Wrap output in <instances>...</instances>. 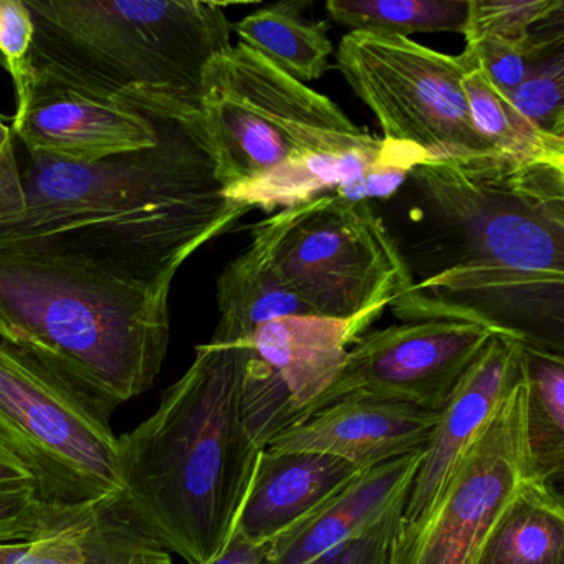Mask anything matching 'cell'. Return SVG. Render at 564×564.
<instances>
[{
	"label": "cell",
	"instance_id": "9",
	"mask_svg": "<svg viewBox=\"0 0 564 564\" xmlns=\"http://www.w3.org/2000/svg\"><path fill=\"white\" fill-rule=\"evenodd\" d=\"M346 84L381 124L384 140L421 148L429 163L498 156L468 111V58L441 54L404 37L349 32L336 54Z\"/></svg>",
	"mask_w": 564,
	"mask_h": 564
},
{
	"label": "cell",
	"instance_id": "12",
	"mask_svg": "<svg viewBox=\"0 0 564 564\" xmlns=\"http://www.w3.org/2000/svg\"><path fill=\"white\" fill-rule=\"evenodd\" d=\"M167 101L148 94L107 100L32 74L28 105L11 131L32 156L95 163L154 147Z\"/></svg>",
	"mask_w": 564,
	"mask_h": 564
},
{
	"label": "cell",
	"instance_id": "17",
	"mask_svg": "<svg viewBox=\"0 0 564 564\" xmlns=\"http://www.w3.org/2000/svg\"><path fill=\"white\" fill-rule=\"evenodd\" d=\"M356 341L349 323L305 315L263 323L247 345L282 382L292 408V425L332 388Z\"/></svg>",
	"mask_w": 564,
	"mask_h": 564
},
{
	"label": "cell",
	"instance_id": "13",
	"mask_svg": "<svg viewBox=\"0 0 564 564\" xmlns=\"http://www.w3.org/2000/svg\"><path fill=\"white\" fill-rule=\"evenodd\" d=\"M437 417L438 412L411 402L345 395L276 434L265 452H318L335 455L365 471L424 451Z\"/></svg>",
	"mask_w": 564,
	"mask_h": 564
},
{
	"label": "cell",
	"instance_id": "27",
	"mask_svg": "<svg viewBox=\"0 0 564 564\" xmlns=\"http://www.w3.org/2000/svg\"><path fill=\"white\" fill-rule=\"evenodd\" d=\"M564 44L563 18L544 25L531 41L524 44H508L497 39L484 37L465 44L488 80L510 95L533 70L534 65L546 57L556 45Z\"/></svg>",
	"mask_w": 564,
	"mask_h": 564
},
{
	"label": "cell",
	"instance_id": "37",
	"mask_svg": "<svg viewBox=\"0 0 564 564\" xmlns=\"http://www.w3.org/2000/svg\"><path fill=\"white\" fill-rule=\"evenodd\" d=\"M29 541L24 543L0 544V564H12L28 547Z\"/></svg>",
	"mask_w": 564,
	"mask_h": 564
},
{
	"label": "cell",
	"instance_id": "34",
	"mask_svg": "<svg viewBox=\"0 0 564 564\" xmlns=\"http://www.w3.org/2000/svg\"><path fill=\"white\" fill-rule=\"evenodd\" d=\"M270 544L259 546L234 533L229 543L206 564H260L269 553Z\"/></svg>",
	"mask_w": 564,
	"mask_h": 564
},
{
	"label": "cell",
	"instance_id": "10",
	"mask_svg": "<svg viewBox=\"0 0 564 564\" xmlns=\"http://www.w3.org/2000/svg\"><path fill=\"white\" fill-rule=\"evenodd\" d=\"M531 478L521 376L434 505L411 527L401 524L391 564H474L495 521Z\"/></svg>",
	"mask_w": 564,
	"mask_h": 564
},
{
	"label": "cell",
	"instance_id": "23",
	"mask_svg": "<svg viewBox=\"0 0 564 564\" xmlns=\"http://www.w3.org/2000/svg\"><path fill=\"white\" fill-rule=\"evenodd\" d=\"M524 438L531 477L553 485L564 474V358L523 346Z\"/></svg>",
	"mask_w": 564,
	"mask_h": 564
},
{
	"label": "cell",
	"instance_id": "18",
	"mask_svg": "<svg viewBox=\"0 0 564 564\" xmlns=\"http://www.w3.org/2000/svg\"><path fill=\"white\" fill-rule=\"evenodd\" d=\"M388 147L389 140L368 134L348 147L308 151L262 176L230 187L226 196L232 203L246 204L250 209L260 207L265 213L300 206L371 170Z\"/></svg>",
	"mask_w": 564,
	"mask_h": 564
},
{
	"label": "cell",
	"instance_id": "31",
	"mask_svg": "<svg viewBox=\"0 0 564 564\" xmlns=\"http://www.w3.org/2000/svg\"><path fill=\"white\" fill-rule=\"evenodd\" d=\"M65 510L44 500L35 484L0 485V544L34 540Z\"/></svg>",
	"mask_w": 564,
	"mask_h": 564
},
{
	"label": "cell",
	"instance_id": "15",
	"mask_svg": "<svg viewBox=\"0 0 564 564\" xmlns=\"http://www.w3.org/2000/svg\"><path fill=\"white\" fill-rule=\"evenodd\" d=\"M361 471L335 455L262 451L234 533L259 546L272 544Z\"/></svg>",
	"mask_w": 564,
	"mask_h": 564
},
{
	"label": "cell",
	"instance_id": "19",
	"mask_svg": "<svg viewBox=\"0 0 564 564\" xmlns=\"http://www.w3.org/2000/svg\"><path fill=\"white\" fill-rule=\"evenodd\" d=\"M217 306L219 323L210 339L217 345H247L263 323L286 316L315 315L280 275L262 243L253 237L246 252L220 273Z\"/></svg>",
	"mask_w": 564,
	"mask_h": 564
},
{
	"label": "cell",
	"instance_id": "29",
	"mask_svg": "<svg viewBox=\"0 0 564 564\" xmlns=\"http://www.w3.org/2000/svg\"><path fill=\"white\" fill-rule=\"evenodd\" d=\"M429 163L421 148L401 141H389L384 156L361 176L332 191L335 196L349 203H369L371 199H388L411 177L412 171Z\"/></svg>",
	"mask_w": 564,
	"mask_h": 564
},
{
	"label": "cell",
	"instance_id": "14",
	"mask_svg": "<svg viewBox=\"0 0 564 564\" xmlns=\"http://www.w3.org/2000/svg\"><path fill=\"white\" fill-rule=\"evenodd\" d=\"M521 376L523 345L495 335L438 411L437 424L405 500L402 527L414 524L434 505L465 452L497 414Z\"/></svg>",
	"mask_w": 564,
	"mask_h": 564
},
{
	"label": "cell",
	"instance_id": "2",
	"mask_svg": "<svg viewBox=\"0 0 564 564\" xmlns=\"http://www.w3.org/2000/svg\"><path fill=\"white\" fill-rule=\"evenodd\" d=\"M22 209L0 217V252L85 257L171 280L200 247L250 213L227 199L199 110L167 101L158 143L95 163L32 156Z\"/></svg>",
	"mask_w": 564,
	"mask_h": 564
},
{
	"label": "cell",
	"instance_id": "20",
	"mask_svg": "<svg viewBox=\"0 0 564 564\" xmlns=\"http://www.w3.org/2000/svg\"><path fill=\"white\" fill-rule=\"evenodd\" d=\"M474 564H564V507L544 481H524L485 538Z\"/></svg>",
	"mask_w": 564,
	"mask_h": 564
},
{
	"label": "cell",
	"instance_id": "36",
	"mask_svg": "<svg viewBox=\"0 0 564 564\" xmlns=\"http://www.w3.org/2000/svg\"><path fill=\"white\" fill-rule=\"evenodd\" d=\"M107 564H173L171 553L154 543L153 540H148L141 546L134 547L130 553L117 557Z\"/></svg>",
	"mask_w": 564,
	"mask_h": 564
},
{
	"label": "cell",
	"instance_id": "21",
	"mask_svg": "<svg viewBox=\"0 0 564 564\" xmlns=\"http://www.w3.org/2000/svg\"><path fill=\"white\" fill-rule=\"evenodd\" d=\"M148 540L118 501L68 508L12 564H107Z\"/></svg>",
	"mask_w": 564,
	"mask_h": 564
},
{
	"label": "cell",
	"instance_id": "25",
	"mask_svg": "<svg viewBox=\"0 0 564 564\" xmlns=\"http://www.w3.org/2000/svg\"><path fill=\"white\" fill-rule=\"evenodd\" d=\"M470 0H328L326 11L351 32L404 37L467 28Z\"/></svg>",
	"mask_w": 564,
	"mask_h": 564
},
{
	"label": "cell",
	"instance_id": "24",
	"mask_svg": "<svg viewBox=\"0 0 564 564\" xmlns=\"http://www.w3.org/2000/svg\"><path fill=\"white\" fill-rule=\"evenodd\" d=\"M464 55L468 58V68L462 87L478 133L498 153L511 160L564 166V140L538 130L513 107L507 95L488 80L475 58L465 51Z\"/></svg>",
	"mask_w": 564,
	"mask_h": 564
},
{
	"label": "cell",
	"instance_id": "16",
	"mask_svg": "<svg viewBox=\"0 0 564 564\" xmlns=\"http://www.w3.org/2000/svg\"><path fill=\"white\" fill-rule=\"evenodd\" d=\"M425 451V448H424ZM424 451L361 471L318 510L270 544L260 564H310L408 500Z\"/></svg>",
	"mask_w": 564,
	"mask_h": 564
},
{
	"label": "cell",
	"instance_id": "28",
	"mask_svg": "<svg viewBox=\"0 0 564 564\" xmlns=\"http://www.w3.org/2000/svg\"><path fill=\"white\" fill-rule=\"evenodd\" d=\"M507 97L538 130L564 140V44L541 58Z\"/></svg>",
	"mask_w": 564,
	"mask_h": 564
},
{
	"label": "cell",
	"instance_id": "22",
	"mask_svg": "<svg viewBox=\"0 0 564 564\" xmlns=\"http://www.w3.org/2000/svg\"><path fill=\"white\" fill-rule=\"evenodd\" d=\"M302 2H279L232 25L240 44L295 80L313 82L329 70L333 44L328 24L302 15Z\"/></svg>",
	"mask_w": 564,
	"mask_h": 564
},
{
	"label": "cell",
	"instance_id": "26",
	"mask_svg": "<svg viewBox=\"0 0 564 564\" xmlns=\"http://www.w3.org/2000/svg\"><path fill=\"white\" fill-rule=\"evenodd\" d=\"M563 12V0H470L465 42L490 37L524 44Z\"/></svg>",
	"mask_w": 564,
	"mask_h": 564
},
{
	"label": "cell",
	"instance_id": "1",
	"mask_svg": "<svg viewBox=\"0 0 564 564\" xmlns=\"http://www.w3.org/2000/svg\"><path fill=\"white\" fill-rule=\"evenodd\" d=\"M435 226L432 265L398 318L462 319L564 351V166L505 154L412 171Z\"/></svg>",
	"mask_w": 564,
	"mask_h": 564
},
{
	"label": "cell",
	"instance_id": "5",
	"mask_svg": "<svg viewBox=\"0 0 564 564\" xmlns=\"http://www.w3.org/2000/svg\"><path fill=\"white\" fill-rule=\"evenodd\" d=\"M32 74L123 100L148 94L200 111L204 75L232 47L223 6L200 0H25Z\"/></svg>",
	"mask_w": 564,
	"mask_h": 564
},
{
	"label": "cell",
	"instance_id": "33",
	"mask_svg": "<svg viewBox=\"0 0 564 564\" xmlns=\"http://www.w3.org/2000/svg\"><path fill=\"white\" fill-rule=\"evenodd\" d=\"M14 140L11 128L0 120V217L18 213L24 204Z\"/></svg>",
	"mask_w": 564,
	"mask_h": 564
},
{
	"label": "cell",
	"instance_id": "35",
	"mask_svg": "<svg viewBox=\"0 0 564 564\" xmlns=\"http://www.w3.org/2000/svg\"><path fill=\"white\" fill-rule=\"evenodd\" d=\"M15 484H35L34 475L31 468L0 441V485Z\"/></svg>",
	"mask_w": 564,
	"mask_h": 564
},
{
	"label": "cell",
	"instance_id": "4",
	"mask_svg": "<svg viewBox=\"0 0 564 564\" xmlns=\"http://www.w3.org/2000/svg\"><path fill=\"white\" fill-rule=\"evenodd\" d=\"M171 285L85 257L0 252V341L110 419L163 368Z\"/></svg>",
	"mask_w": 564,
	"mask_h": 564
},
{
	"label": "cell",
	"instance_id": "7",
	"mask_svg": "<svg viewBox=\"0 0 564 564\" xmlns=\"http://www.w3.org/2000/svg\"><path fill=\"white\" fill-rule=\"evenodd\" d=\"M200 117L226 191L300 154L348 147L369 134L328 97L240 42L207 67Z\"/></svg>",
	"mask_w": 564,
	"mask_h": 564
},
{
	"label": "cell",
	"instance_id": "8",
	"mask_svg": "<svg viewBox=\"0 0 564 564\" xmlns=\"http://www.w3.org/2000/svg\"><path fill=\"white\" fill-rule=\"evenodd\" d=\"M0 441L57 507L120 498L118 437L110 419L34 359L0 341Z\"/></svg>",
	"mask_w": 564,
	"mask_h": 564
},
{
	"label": "cell",
	"instance_id": "30",
	"mask_svg": "<svg viewBox=\"0 0 564 564\" xmlns=\"http://www.w3.org/2000/svg\"><path fill=\"white\" fill-rule=\"evenodd\" d=\"M34 22L25 0H0V54L4 67L14 82L15 117L28 105L32 80V45H34Z\"/></svg>",
	"mask_w": 564,
	"mask_h": 564
},
{
	"label": "cell",
	"instance_id": "3",
	"mask_svg": "<svg viewBox=\"0 0 564 564\" xmlns=\"http://www.w3.org/2000/svg\"><path fill=\"white\" fill-rule=\"evenodd\" d=\"M249 345L197 346L156 411L118 437V503L148 538L189 564L229 543L262 448L243 414Z\"/></svg>",
	"mask_w": 564,
	"mask_h": 564
},
{
	"label": "cell",
	"instance_id": "6",
	"mask_svg": "<svg viewBox=\"0 0 564 564\" xmlns=\"http://www.w3.org/2000/svg\"><path fill=\"white\" fill-rule=\"evenodd\" d=\"M252 237L315 315L349 323L358 339L412 283L369 203L322 194L257 224Z\"/></svg>",
	"mask_w": 564,
	"mask_h": 564
},
{
	"label": "cell",
	"instance_id": "11",
	"mask_svg": "<svg viewBox=\"0 0 564 564\" xmlns=\"http://www.w3.org/2000/svg\"><path fill=\"white\" fill-rule=\"evenodd\" d=\"M495 335L462 319H415L366 333L349 349L332 388L299 421L352 394L395 399L438 412Z\"/></svg>",
	"mask_w": 564,
	"mask_h": 564
},
{
	"label": "cell",
	"instance_id": "32",
	"mask_svg": "<svg viewBox=\"0 0 564 564\" xmlns=\"http://www.w3.org/2000/svg\"><path fill=\"white\" fill-rule=\"evenodd\" d=\"M404 507L405 500L391 508L378 523L332 547L310 564H391L392 547L401 530Z\"/></svg>",
	"mask_w": 564,
	"mask_h": 564
}]
</instances>
